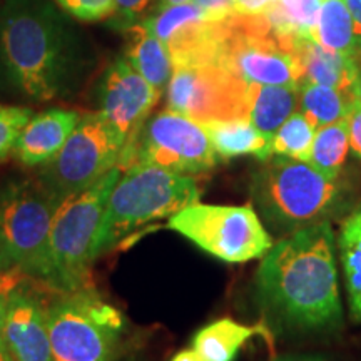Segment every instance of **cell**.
Instances as JSON below:
<instances>
[{
	"instance_id": "cell-15",
	"label": "cell",
	"mask_w": 361,
	"mask_h": 361,
	"mask_svg": "<svg viewBox=\"0 0 361 361\" xmlns=\"http://www.w3.org/2000/svg\"><path fill=\"white\" fill-rule=\"evenodd\" d=\"M79 121V112L69 109L56 107L39 112L22 129L13 152L22 164L30 168L44 166L61 151Z\"/></svg>"
},
{
	"instance_id": "cell-1",
	"label": "cell",
	"mask_w": 361,
	"mask_h": 361,
	"mask_svg": "<svg viewBox=\"0 0 361 361\" xmlns=\"http://www.w3.org/2000/svg\"><path fill=\"white\" fill-rule=\"evenodd\" d=\"M256 295L271 318L296 333H333L343 326L335 233L322 221L286 234L266 252Z\"/></svg>"
},
{
	"instance_id": "cell-12",
	"label": "cell",
	"mask_w": 361,
	"mask_h": 361,
	"mask_svg": "<svg viewBox=\"0 0 361 361\" xmlns=\"http://www.w3.org/2000/svg\"><path fill=\"white\" fill-rule=\"evenodd\" d=\"M142 24L166 45L174 67L218 62L223 20H207L192 2L162 7Z\"/></svg>"
},
{
	"instance_id": "cell-24",
	"label": "cell",
	"mask_w": 361,
	"mask_h": 361,
	"mask_svg": "<svg viewBox=\"0 0 361 361\" xmlns=\"http://www.w3.org/2000/svg\"><path fill=\"white\" fill-rule=\"evenodd\" d=\"M353 104V99L328 85L305 84L300 89V109L316 129L346 119Z\"/></svg>"
},
{
	"instance_id": "cell-30",
	"label": "cell",
	"mask_w": 361,
	"mask_h": 361,
	"mask_svg": "<svg viewBox=\"0 0 361 361\" xmlns=\"http://www.w3.org/2000/svg\"><path fill=\"white\" fill-rule=\"evenodd\" d=\"M350 151L356 159H361V104H353L348 116Z\"/></svg>"
},
{
	"instance_id": "cell-18",
	"label": "cell",
	"mask_w": 361,
	"mask_h": 361,
	"mask_svg": "<svg viewBox=\"0 0 361 361\" xmlns=\"http://www.w3.org/2000/svg\"><path fill=\"white\" fill-rule=\"evenodd\" d=\"M300 106V90L283 85H247L246 117L264 137L273 135Z\"/></svg>"
},
{
	"instance_id": "cell-39",
	"label": "cell",
	"mask_w": 361,
	"mask_h": 361,
	"mask_svg": "<svg viewBox=\"0 0 361 361\" xmlns=\"http://www.w3.org/2000/svg\"><path fill=\"white\" fill-rule=\"evenodd\" d=\"M4 266H6V261H4V256H2V250H0V273H2Z\"/></svg>"
},
{
	"instance_id": "cell-29",
	"label": "cell",
	"mask_w": 361,
	"mask_h": 361,
	"mask_svg": "<svg viewBox=\"0 0 361 361\" xmlns=\"http://www.w3.org/2000/svg\"><path fill=\"white\" fill-rule=\"evenodd\" d=\"M194 6H197L204 13L207 20L221 22L231 17L234 12L236 0H192Z\"/></svg>"
},
{
	"instance_id": "cell-16",
	"label": "cell",
	"mask_w": 361,
	"mask_h": 361,
	"mask_svg": "<svg viewBox=\"0 0 361 361\" xmlns=\"http://www.w3.org/2000/svg\"><path fill=\"white\" fill-rule=\"evenodd\" d=\"M295 52L303 66L306 84L328 85L353 99V87L361 67L358 59L326 51L313 37L298 39Z\"/></svg>"
},
{
	"instance_id": "cell-23",
	"label": "cell",
	"mask_w": 361,
	"mask_h": 361,
	"mask_svg": "<svg viewBox=\"0 0 361 361\" xmlns=\"http://www.w3.org/2000/svg\"><path fill=\"white\" fill-rule=\"evenodd\" d=\"M350 152L348 117L316 129L308 164L328 178L338 179Z\"/></svg>"
},
{
	"instance_id": "cell-9",
	"label": "cell",
	"mask_w": 361,
	"mask_h": 361,
	"mask_svg": "<svg viewBox=\"0 0 361 361\" xmlns=\"http://www.w3.org/2000/svg\"><path fill=\"white\" fill-rule=\"evenodd\" d=\"M137 164L194 176L214 169L218 154L204 126L179 112L164 111L129 139L117 166L123 171Z\"/></svg>"
},
{
	"instance_id": "cell-6",
	"label": "cell",
	"mask_w": 361,
	"mask_h": 361,
	"mask_svg": "<svg viewBox=\"0 0 361 361\" xmlns=\"http://www.w3.org/2000/svg\"><path fill=\"white\" fill-rule=\"evenodd\" d=\"M59 201L37 179H13L0 189V250L4 261L44 279Z\"/></svg>"
},
{
	"instance_id": "cell-34",
	"label": "cell",
	"mask_w": 361,
	"mask_h": 361,
	"mask_svg": "<svg viewBox=\"0 0 361 361\" xmlns=\"http://www.w3.org/2000/svg\"><path fill=\"white\" fill-rule=\"evenodd\" d=\"M274 361H329L319 355H283Z\"/></svg>"
},
{
	"instance_id": "cell-2",
	"label": "cell",
	"mask_w": 361,
	"mask_h": 361,
	"mask_svg": "<svg viewBox=\"0 0 361 361\" xmlns=\"http://www.w3.org/2000/svg\"><path fill=\"white\" fill-rule=\"evenodd\" d=\"M0 61L8 84L32 102L69 97L89 66L80 34L51 0H6Z\"/></svg>"
},
{
	"instance_id": "cell-35",
	"label": "cell",
	"mask_w": 361,
	"mask_h": 361,
	"mask_svg": "<svg viewBox=\"0 0 361 361\" xmlns=\"http://www.w3.org/2000/svg\"><path fill=\"white\" fill-rule=\"evenodd\" d=\"M171 361H204L200 355L196 353L192 348L191 350H183L178 355H174V358Z\"/></svg>"
},
{
	"instance_id": "cell-31",
	"label": "cell",
	"mask_w": 361,
	"mask_h": 361,
	"mask_svg": "<svg viewBox=\"0 0 361 361\" xmlns=\"http://www.w3.org/2000/svg\"><path fill=\"white\" fill-rule=\"evenodd\" d=\"M12 281H4L0 286V361H12L7 353L6 341H4V323H6V310L8 295L12 293Z\"/></svg>"
},
{
	"instance_id": "cell-22",
	"label": "cell",
	"mask_w": 361,
	"mask_h": 361,
	"mask_svg": "<svg viewBox=\"0 0 361 361\" xmlns=\"http://www.w3.org/2000/svg\"><path fill=\"white\" fill-rule=\"evenodd\" d=\"M311 37L326 51L356 57L360 61L355 42L353 19L345 0H323Z\"/></svg>"
},
{
	"instance_id": "cell-3",
	"label": "cell",
	"mask_w": 361,
	"mask_h": 361,
	"mask_svg": "<svg viewBox=\"0 0 361 361\" xmlns=\"http://www.w3.org/2000/svg\"><path fill=\"white\" fill-rule=\"evenodd\" d=\"M255 206L273 231L290 234L329 221L346 206V186L290 157H269L252 176Z\"/></svg>"
},
{
	"instance_id": "cell-21",
	"label": "cell",
	"mask_w": 361,
	"mask_h": 361,
	"mask_svg": "<svg viewBox=\"0 0 361 361\" xmlns=\"http://www.w3.org/2000/svg\"><path fill=\"white\" fill-rule=\"evenodd\" d=\"M341 271L348 293L350 314L361 323V202L343 221L338 234Z\"/></svg>"
},
{
	"instance_id": "cell-5",
	"label": "cell",
	"mask_w": 361,
	"mask_h": 361,
	"mask_svg": "<svg viewBox=\"0 0 361 361\" xmlns=\"http://www.w3.org/2000/svg\"><path fill=\"white\" fill-rule=\"evenodd\" d=\"M121 176L116 166L84 191L59 202L49 239L47 273L44 281L62 291H75L85 283L96 259V241L107 200Z\"/></svg>"
},
{
	"instance_id": "cell-37",
	"label": "cell",
	"mask_w": 361,
	"mask_h": 361,
	"mask_svg": "<svg viewBox=\"0 0 361 361\" xmlns=\"http://www.w3.org/2000/svg\"><path fill=\"white\" fill-rule=\"evenodd\" d=\"M192 0H159V8L169 7V6H179V4H188Z\"/></svg>"
},
{
	"instance_id": "cell-33",
	"label": "cell",
	"mask_w": 361,
	"mask_h": 361,
	"mask_svg": "<svg viewBox=\"0 0 361 361\" xmlns=\"http://www.w3.org/2000/svg\"><path fill=\"white\" fill-rule=\"evenodd\" d=\"M345 2L350 8L351 19H353L355 42H356V49H358V57L361 62V0H345Z\"/></svg>"
},
{
	"instance_id": "cell-32",
	"label": "cell",
	"mask_w": 361,
	"mask_h": 361,
	"mask_svg": "<svg viewBox=\"0 0 361 361\" xmlns=\"http://www.w3.org/2000/svg\"><path fill=\"white\" fill-rule=\"evenodd\" d=\"M274 0H236L234 11L241 16H259Z\"/></svg>"
},
{
	"instance_id": "cell-28",
	"label": "cell",
	"mask_w": 361,
	"mask_h": 361,
	"mask_svg": "<svg viewBox=\"0 0 361 361\" xmlns=\"http://www.w3.org/2000/svg\"><path fill=\"white\" fill-rule=\"evenodd\" d=\"M152 0H116V11H114V25L119 29L137 24L139 17L147 12L151 7Z\"/></svg>"
},
{
	"instance_id": "cell-13",
	"label": "cell",
	"mask_w": 361,
	"mask_h": 361,
	"mask_svg": "<svg viewBox=\"0 0 361 361\" xmlns=\"http://www.w3.org/2000/svg\"><path fill=\"white\" fill-rule=\"evenodd\" d=\"M161 94L124 57H119L102 75L99 85V112L128 144L146 123L149 112L159 102Z\"/></svg>"
},
{
	"instance_id": "cell-10",
	"label": "cell",
	"mask_w": 361,
	"mask_h": 361,
	"mask_svg": "<svg viewBox=\"0 0 361 361\" xmlns=\"http://www.w3.org/2000/svg\"><path fill=\"white\" fill-rule=\"evenodd\" d=\"M126 139L101 112L80 117L61 151L45 162L39 179L59 201L84 191L119 164Z\"/></svg>"
},
{
	"instance_id": "cell-20",
	"label": "cell",
	"mask_w": 361,
	"mask_h": 361,
	"mask_svg": "<svg viewBox=\"0 0 361 361\" xmlns=\"http://www.w3.org/2000/svg\"><path fill=\"white\" fill-rule=\"evenodd\" d=\"M214 152L221 159L239 156H256L261 162L273 157L271 141L250 123L247 117L209 121L204 123Z\"/></svg>"
},
{
	"instance_id": "cell-25",
	"label": "cell",
	"mask_w": 361,
	"mask_h": 361,
	"mask_svg": "<svg viewBox=\"0 0 361 361\" xmlns=\"http://www.w3.org/2000/svg\"><path fill=\"white\" fill-rule=\"evenodd\" d=\"M316 128L303 112H293L276 130L271 141L273 154L290 157V159L308 162Z\"/></svg>"
},
{
	"instance_id": "cell-11",
	"label": "cell",
	"mask_w": 361,
	"mask_h": 361,
	"mask_svg": "<svg viewBox=\"0 0 361 361\" xmlns=\"http://www.w3.org/2000/svg\"><path fill=\"white\" fill-rule=\"evenodd\" d=\"M247 84L219 62L174 67L168 84V111L204 124L246 117Z\"/></svg>"
},
{
	"instance_id": "cell-19",
	"label": "cell",
	"mask_w": 361,
	"mask_h": 361,
	"mask_svg": "<svg viewBox=\"0 0 361 361\" xmlns=\"http://www.w3.org/2000/svg\"><path fill=\"white\" fill-rule=\"evenodd\" d=\"M258 335L271 336L264 324L251 326L233 318H221L192 336V350L204 361H234L243 346Z\"/></svg>"
},
{
	"instance_id": "cell-26",
	"label": "cell",
	"mask_w": 361,
	"mask_h": 361,
	"mask_svg": "<svg viewBox=\"0 0 361 361\" xmlns=\"http://www.w3.org/2000/svg\"><path fill=\"white\" fill-rule=\"evenodd\" d=\"M32 116L29 107L0 104V159H6L12 154L22 129L32 119Z\"/></svg>"
},
{
	"instance_id": "cell-36",
	"label": "cell",
	"mask_w": 361,
	"mask_h": 361,
	"mask_svg": "<svg viewBox=\"0 0 361 361\" xmlns=\"http://www.w3.org/2000/svg\"><path fill=\"white\" fill-rule=\"evenodd\" d=\"M353 99H355L356 104H361V67H360L358 79H356L355 87H353Z\"/></svg>"
},
{
	"instance_id": "cell-4",
	"label": "cell",
	"mask_w": 361,
	"mask_h": 361,
	"mask_svg": "<svg viewBox=\"0 0 361 361\" xmlns=\"http://www.w3.org/2000/svg\"><path fill=\"white\" fill-rule=\"evenodd\" d=\"M200 186L192 176L146 164L123 169L104 211L96 258L141 226L171 218L200 202Z\"/></svg>"
},
{
	"instance_id": "cell-17",
	"label": "cell",
	"mask_w": 361,
	"mask_h": 361,
	"mask_svg": "<svg viewBox=\"0 0 361 361\" xmlns=\"http://www.w3.org/2000/svg\"><path fill=\"white\" fill-rule=\"evenodd\" d=\"M126 56L134 71L162 92L168 87L174 66L166 45L144 24H133L124 29Z\"/></svg>"
},
{
	"instance_id": "cell-27",
	"label": "cell",
	"mask_w": 361,
	"mask_h": 361,
	"mask_svg": "<svg viewBox=\"0 0 361 361\" xmlns=\"http://www.w3.org/2000/svg\"><path fill=\"white\" fill-rule=\"evenodd\" d=\"M56 4L71 17L84 22L107 19L116 11V0H56Z\"/></svg>"
},
{
	"instance_id": "cell-8",
	"label": "cell",
	"mask_w": 361,
	"mask_h": 361,
	"mask_svg": "<svg viewBox=\"0 0 361 361\" xmlns=\"http://www.w3.org/2000/svg\"><path fill=\"white\" fill-rule=\"evenodd\" d=\"M168 226L224 263L263 258L274 241L252 206L194 204L169 218Z\"/></svg>"
},
{
	"instance_id": "cell-14",
	"label": "cell",
	"mask_w": 361,
	"mask_h": 361,
	"mask_svg": "<svg viewBox=\"0 0 361 361\" xmlns=\"http://www.w3.org/2000/svg\"><path fill=\"white\" fill-rule=\"evenodd\" d=\"M4 341L12 361H52L47 310L24 291H12L7 300Z\"/></svg>"
},
{
	"instance_id": "cell-7",
	"label": "cell",
	"mask_w": 361,
	"mask_h": 361,
	"mask_svg": "<svg viewBox=\"0 0 361 361\" xmlns=\"http://www.w3.org/2000/svg\"><path fill=\"white\" fill-rule=\"evenodd\" d=\"M52 361H112L124 329L119 310L90 290H75L47 310Z\"/></svg>"
},
{
	"instance_id": "cell-38",
	"label": "cell",
	"mask_w": 361,
	"mask_h": 361,
	"mask_svg": "<svg viewBox=\"0 0 361 361\" xmlns=\"http://www.w3.org/2000/svg\"><path fill=\"white\" fill-rule=\"evenodd\" d=\"M6 84H8V80H7L6 71H4L2 61H0V92H2V90H4V87H6Z\"/></svg>"
}]
</instances>
